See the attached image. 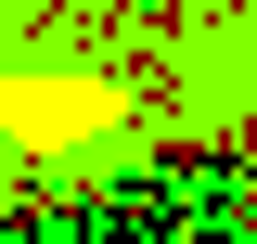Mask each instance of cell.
I'll return each instance as SVG.
<instances>
[{
	"mask_svg": "<svg viewBox=\"0 0 257 244\" xmlns=\"http://www.w3.org/2000/svg\"><path fill=\"white\" fill-rule=\"evenodd\" d=\"M231 0H0V77L26 90H77V103H128L142 64L193 52Z\"/></svg>",
	"mask_w": 257,
	"mask_h": 244,
	"instance_id": "1",
	"label": "cell"
}]
</instances>
